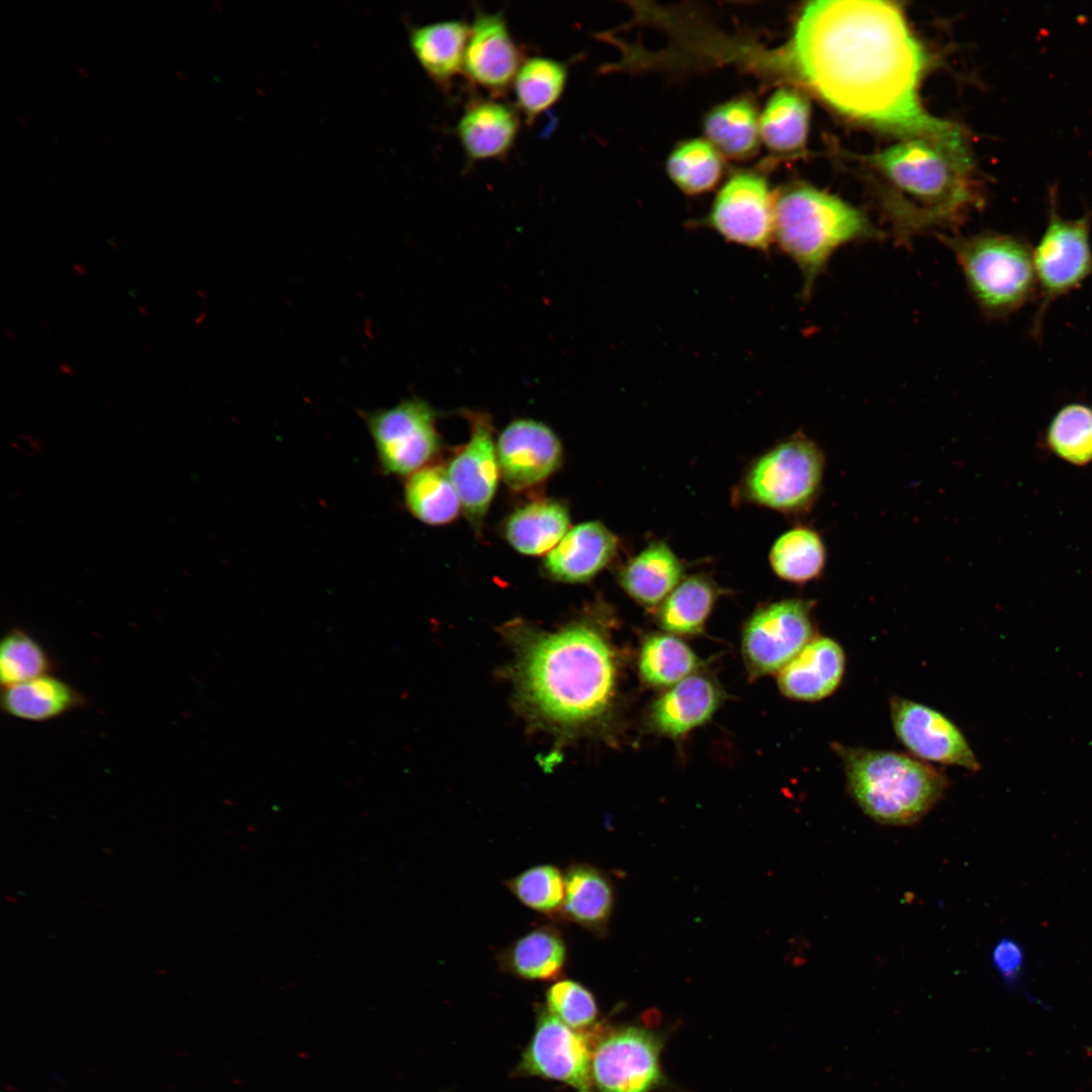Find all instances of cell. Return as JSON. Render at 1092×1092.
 Masks as SVG:
<instances>
[{
    "label": "cell",
    "instance_id": "30bf717a",
    "mask_svg": "<svg viewBox=\"0 0 1092 1092\" xmlns=\"http://www.w3.org/2000/svg\"><path fill=\"white\" fill-rule=\"evenodd\" d=\"M663 1036L641 1026L612 1029L593 1046L592 1078L600 1092H651L665 1083Z\"/></svg>",
    "mask_w": 1092,
    "mask_h": 1092
},
{
    "label": "cell",
    "instance_id": "5bb4252c",
    "mask_svg": "<svg viewBox=\"0 0 1092 1092\" xmlns=\"http://www.w3.org/2000/svg\"><path fill=\"white\" fill-rule=\"evenodd\" d=\"M890 715L899 741L922 761L962 766L971 771L981 768L960 728L937 710L893 697Z\"/></svg>",
    "mask_w": 1092,
    "mask_h": 1092
},
{
    "label": "cell",
    "instance_id": "d6a6232c",
    "mask_svg": "<svg viewBox=\"0 0 1092 1092\" xmlns=\"http://www.w3.org/2000/svg\"><path fill=\"white\" fill-rule=\"evenodd\" d=\"M826 550L819 534L807 527H796L781 535L769 553L775 573L793 583H805L823 571Z\"/></svg>",
    "mask_w": 1092,
    "mask_h": 1092
},
{
    "label": "cell",
    "instance_id": "7a4b0ae2",
    "mask_svg": "<svg viewBox=\"0 0 1092 1092\" xmlns=\"http://www.w3.org/2000/svg\"><path fill=\"white\" fill-rule=\"evenodd\" d=\"M510 631L517 639L518 695L535 718L572 730L607 712L615 693V657L592 618L553 633L520 624Z\"/></svg>",
    "mask_w": 1092,
    "mask_h": 1092
},
{
    "label": "cell",
    "instance_id": "7c38bea8",
    "mask_svg": "<svg viewBox=\"0 0 1092 1092\" xmlns=\"http://www.w3.org/2000/svg\"><path fill=\"white\" fill-rule=\"evenodd\" d=\"M812 602L790 599L759 609L745 625L742 649L756 674L785 667L815 636Z\"/></svg>",
    "mask_w": 1092,
    "mask_h": 1092
},
{
    "label": "cell",
    "instance_id": "484cf974",
    "mask_svg": "<svg viewBox=\"0 0 1092 1092\" xmlns=\"http://www.w3.org/2000/svg\"><path fill=\"white\" fill-rule=\"evenodd\" d=\"M570 519L564 504L554 499L535 500L516 510L506 522L508 542L526 555L552 550L568 532Z\"/></svg>",
    "mask_w": 1092,
    "mask_h": 1092
},
{
    "label": "cell",
    "instance_id": "f1b7e54d",
    "mask_svg": "<svg viewBox=\"0 0 1092 1092\" xmlns=\"http://www.w3.org/2000/svg\"><path fill=\"white\" fill-rule=\"evenodd\" d=\"M566 963V946L559 931L537 927L520 937L499 957L503 969L528 980H552Z\"/></svg>",
    "mask_w": 1092,
    "mask_h": 1092
},
{
    "label": "cell",
    "instance_id": "1f68e13d",
    "mask_svg": "<svg viewBox=\"0 0 1092 1092\" xmlns=\"http://www.w3.org/2000/svg\"><path fill=\"white\" fill-rule=\"evenodd\" d=\"M719 596L716 584L705 575L682 579L662 602L658 622L666 631L696 634L703 630Z\"/></svg>",
    "mask_w": 1092,
    "mask_h": 1092
},
{
    "label": "cell",
    "instance_id": "ba28073f",
    "mask_svg": "<svg viewBox=\"0 0 1092 1092\" xmlns=\"http://www.w3.org/2000/svg\"><path fill=\"white\" fill-rule=\"evenodd\" d=\"M824 465L822 450L798 434L752 463L744 477L743 494L748 500L775 511L801 513L816 499Z\"/></svg>",
    "mask_w": 1092,
    "mask_h": 1092
},
{
    "label": "cell",
    "instance_id": "ffe728a7",
    "mask_svg": "<svg viewBox=\"0 0 1092 1092\" xmlns=\"http://www.w3.org/2000/svg\"><path fill=\"white\" fill-rule=\"evenodd\" d=\"M845 663V653L835 640L815 636L781 669L778 680L780 690L794 700H822L840 686Z\"/></svg>",
    "mask_w": 1092,
    "mask_h": 1092
},
{
    "label": "cell",
    "instance_id": "603a6c76",
    "mask_svg": "<svg viewBox=\"0 0 1092 1092\" xmlns=\"http://www.w3.org/2000/svg\"><path fill=\"white\" fill-rule=\"evenodd\" d=\"M684 566L667 544L653 541L621 569L619 582L639 604L651 608L662 603L680 583Z\"/></svg>",
    "mask_w": 1092,
    "mask_h": 1092
},
{
    "label": "cell",
    "instance_id": "8992f818",
    "mask_svg": "<svg viewBox=\"0 0 1092 1092\" xmlns=\"http://www.w3.org/2000/svg\"><path fill=\"white\" fill-rule=\"evenodd\" d=\"M954 254L980 312L1003 320L1035 301L1037 284L1031 245L1011 235L985 232L943 237Z\"/></svg>",
    "mask_w": 1092,
    "mask_h": 1092
},
{
    "label": "cell",
    "instance_id": "3957f363",
    "mask_svg": "<svg viewBox=\"0 0 1092 1092\" xmlns=\"http://www.w3.org/2000/svg\"><path fill=\"white\" fill-rule=\"evenodd\" d=\"M862 162L875 178L880 208L899 244L956 226L980 203L961 128L905 138L863 156Z\"/></svg>",
    "mask_w": 1092,
    "mask_h": 1092
},
{
    "label": "cell",
    "instance_id": "d590c367",
    "mask_svg": "<svg viewBox=\"0 0 1092 1092\" xmlns=\"http://www.w3.org/2000/svg\"><path fill=\"white\" fill-rule=\"evenodd\" d=\"M699 665L694 651L681 640L666 634H654L642 645L639 671L654 687L675 685Z\"/></svg>",
    "mask_w": 1092,
    "mask_h": 1092
},
{
    "label": "cell",
    "instance_id": "9c48e42d",
    "mask_svg": "<svg viewBox=\"0 0 1092 1092\" xmlns=\"http://www.w3.org/2000/svg\"><path fill=\"white\" fill-rule=\"evenodd\" d=\"M360 415L385 474L411 475L426 467L440 450L436 412L417 396Z\"/></svg>",
    "mask_w": 1092,
    "mask_h": 1092
},
{
    "label": "cell",
    "instance_id": "6da1fadb",
    "mask_svg": "<svg viewBox=\"0 0 1092 1092\" xmlns=\"http://www.w3.org/2000/svg\"><path fill=\"white\" fill-rule=\"evenodd\" d=\"M752 54L760 71L783 72L840 113L903 139L959 128L923 109L918 89L928 57L893 3L809 2L785 47Z\"/></svg>",
    "mask_w": 1092,
    "mask_h": 1092
},
{
    "label": "cell",
    "instance_id": "cb8c5ba5",
    "mask_svg": "<svg viewBox=\"0 0 1092 1092\" xmlns=\"http://www.w3.org/2000/svg\"><path fill=\"white\" fill-rule=\"evenodd\" d=\"M85 704L77 690L52 674L3 687L1 692L2 711L27 721H49Z\"/></svg>",
    "mask_w": 1092,
    "mask_h": 1092
},
{
    "label": "cell",
    "instance_id": "4fadbf2b",
    "mask_svg": "<svg viewBox=\"0 0 1092 1092\" xmlns=\"http://www.w3.org/2000/svg\"><path fill=\"white\" fill-rule=\"evenodd\" d=\"M590 1036L565 1024L548 1010L538 1016L520 1070L563 1082L577 1092H593Z\"/></svg>",
    "mask_w": 1092,
    "mask_h": 1092
},
{
    "label": "cell",
    "instance_id": "83f0119b",
    "mask_svg": "<svg viewBox=\"0 0 1092 1092\" xmlns=\"http://www.w3.org/2000/svg\"><path fill=\"white\" fill-rule=\"evenodd\" d=\"M614 893L610 881L588 864L570 867L564 877L565 915L593 931H603L610 919Z\"/></svg>",
    "mask_w": 1092,
    "mask_h": 1092
},
{
    "label": "cell",
    "instance_id": "e0dca14e",
    "mask_svg": "<svg viewBox=\"0 0 1092 1092\" xmlns=\"http://www.w3.org/2000/svg\"><path fill=\"white\" fill-rule=\"evenodd\" d=\"M496 456L505 482L521 490L542 482L559 467L562 447L543 423L516 420L499 435Z\"/></svg>",
    "mask_w": 1092,
    "mask_h": 1092
},
{
    "label": "cell",
    "instance_id": "44dd1931",
    "mask_svg": "<svg viewBox=\"0 0 1092 1092\" xmlns=\"http://www.w3.org/2000/svg\"><path fill=\"white\" fill-rule=\"evenodd\" d=\"M721 698L719 687L710 677L689 675L653 704L651 723L665 735L680 736L707 722L718 709Z\"/></svg>",
    "mask_w": 1092,
    "mask_h": 1092
},
{
    "label": "cell",
    "instance_id": "4316f807",
    "mask_svg": "<svg viewBox=\"0 0 1092 1092\" xmlns=\"http://www.w3.org/2000/svg\"><path fill=\"white\" fill-rule=\"evenodd\" d=\"M707 141L722 155L736 160L756 154L759 117L751 100L741 97L714 107L704 119Z\"/></svg>",
    "mask_w": 1092,
    "mask_h": 1092
},
{
    "label": "cell",
    "instance_id": "836d02e7",
    "mask_svg": "<svg viewBox=\"0 0 1092 1092\" xmlns=\"http://www.w3.org/2000/svg\"><path fill=\"white\" fill-rule=\"evenodd\" d=\"M666 171L682 192L697 195L717 185L722 176L723 161L708 141L690 140L672 150L666 161Z\"/></svg>",
    "mask_w": 1092,
    "mask_h": 1092
},
{
    "label": "cell",
    "instance_id": "f546056e",
    "mask_svg": "<svg viewBox=\"0 0 1092 1092\" xmlns=\"http://www.w3.org/2000/svg\"><path fill=\"white\" fill-rule=\"evenodd\" d=\"M568 78L566 63L548 57L524 60L513 83L516 108L528 123L550 109L562 96Z\"/></svg>",
    "mask_w": 1092,
    "mask_h": 1092
},
{
    "label": "cell",
    "instance_id": "d6986e66",
    "mask_svg": "<svg viewBox=\"0 0 1092 1092\" xmlns=\"http://www.w3.org/2000/svg\"><path fill=\"white\" fill-rule=\"evenodd\" d=\"M619 538L599 521H587L568 530L547 554L546 573L562 582H585L614 558Z\"/></svg>",
    "mask_w": 1092,
    "mask_h": 1092
},
{
    "label": "cell",
    "instance_id": "8d00e7d4",
    "mask_svg": "<svg viewBox=\"0 0 1092 1092\" xmlns=\"http://www.w3.org/2000/svg\"><path fill=\"white\" fill-rule=\"evenodd\" d=\"M54 670V662L41 644L26 631L14 628L0 643V681L2 687L24 682Z\"/></svg>",
    "mask_w": 1092,
    "mask_h": 1092
},
{
    "label": "cell",
    "instance_id": "5b68a950",
    "mask_svg": "<svg viewBox=\"0 0 1092 1092\" xmlns=\"http://www.w3.org/2000/svg\"><path fill=\"white\" fill-rule=\"evenodd\" d=\"M832 747L842 762L849 795L881 824H914L945 793V775L913 756L839 743Z\"/></svg>",
    "mask_w": 1092,
    "mask_h": 1092
},
{
    "label": "cell",
    "instance_id": "2e32d148",
    "mask_svg": "<svg viewBox=\"0 0 1092 1092\" xmlns=\"http://www.w3.org/2000/svg\"><path fill=\"white\" fill-rule=\"evenodd\" d=\"M469 26L464 74L492 98H499L513 86L524 62L522 51L500 11L489 13L476 8Z\"/></svg>",
    "mask_w": 1092,
    "mask_h": 1092
},
{
    "label": "cell",
    "instance_id": "74e56055",
    "mask_svg": "<svg viewBox=\"0 0 1092 1092\" xmlns=\"http://www.w3.org/2000/svg\"><path fill=\"white\" fill-rule=\"evenodd\" d=\"M512 893L527 907L544 913H556L563 906L564 878L550 864L528 869L508 882Z\"/></svg>",
    "mask_w": 1092,
    "mask_h": 1092
},
{
    "label": "cell",
    "instance_id": "4dcf8cb0",
    "mask_svg": "<svg viewBox=\"0 0 1092 1092\" xmlns=\"http://www.w3.org/2000/svg\"><path fill=\"white\" fill-rule=\"evenodd\" d=\"M404 504L421 522L440 526L453 521L461 506L445 467L426 466L411 474L404 484Z\"/></svg>",
    "mask_w": 1092,
    "mask_h": 1092
},
{
    "label": "cell",
    "instance_id": "277c9868",
    "mask_svg": "<svg viewBox=\"0 0 1092 1092\" xmlns=\"http://www.w3.org/2000/svg\"><path fill=\"white\" fill-rule=\"evenodd\" d=\"M878 237L860 210L835 195L803 183L775 194L774 240L799 268L804 300L839 248Z\"/></svg>",
    "mask_w": 1092,
    "mask_h": 1092
},
{
    "label": "cell",
    "instance_id": "ac0fdd59",
    "mask_svg": "<svg viewBox=\"0 0 1092 1092\" xmlns=\"http://www.w3.org/2000/svg\"><path fill=\"white\" fill-rule=\"evenodd\" d=\"M521 128L520 114L498 98L474 99L465 107L455 133L469 163L509 155Z\"/></svg>",
    "mask_w": 1092,
    "mask_h": 1092
},
{
    "label": "cell",
    "instance_id": "e575fe53",
    "mask_svg": "<svg viewBox=\"0 0 1092 1092\" xmlns=\"http://www.w3.org/2000/svg\"><path fill=\"white\" fill-rule=\"evenodd\" d=\"M1044 445L1060 459L1085 466L1092 462V406L1073 402L1062 406L1044 433Z\"/></svg>",
    "mask_w": 1092,
    "mask_h": 1092
},
{
    "label": "cell",
    "instance_id": "52a82bcc",
    "mask_svg": "<svg viewBox=\"0 0 1092 1092\" xmlns=\"http://www.w3.org/2000/svg\"><path fill=\"white\" fill-rule=\"evenodd\" d=\"M1092 212L1065 219L1052 205L1046 228L1032 250L1037 284L1036 303L1029 334L1038 342L1051 305L1079 289L1092 277L1090 241Z\"/></svg>",
    "mask_w": 1092,
    "mask_h": 1092
},
{
    "label": "cell",
    "instance_id": "9a60e30c",
    "mask_svg": "<svg viewBox=\"0 0 1092 1092\" xmlns=\"http://www.w3.org/2000/svg\"><path fill=\"white\" fill-rule=\"evenodd\" d=\"M470 439L448 463L446 471L461 502L466 519L480 533L494 495L499 466L490 418L467 411Z\"/></svg>",
    "mask_w": 1092,
    "mask_h": 1092
},
{
    "label": "cell",
    "instance_id": "8fae6325",
    "mask_svg": "<svg viewBox=\"0 0 1092 1092\" xmlns=\"http://www.w3.org/2000/svg\"><path fill=\"white\" fill-rule=\"evenodd\" d=\"M774 205L775 194L766 180L740 172L722 186L704 224L729 243L767 251L774 241Z\"/></svg>",
    "mask_w": 1092,
    "mask_h": 1092
},
{
    "label": "cell",
    "instance_id": "d4e9b609",
    "mask_svg": "<svg viewBox=\"0 0 1092 1092\" xmlns=\"http://www.w3.org/2000/svg\"><path fill=\"white\" fill-rule=\"evenodd\" d=\"M810 104L800 91L782 87L775 91L759 116V135L774 154H800L808 136Z\"/></svg>",
    "mask_w": 1092,
    "mask_h": 1092
},
{
    "label": "cell",
    "instance_id": "f35d334b",
    "mask_svg": "<svg viewBox=\"0 0 1092 1092\" xmlns=\"http://www.w3.org/2000/svg\"><path fill=\"white\" fill-rule=\"evenodd\" d=\"M546 1002L548 1011L576 1030L589 1027L598 1016L593 994L571 980L553 984L546 993Z\"/></svg>",
    "mask_w": 1092,
    "mask_h": 1092
},
{
    "label": "cell",
    "instance_id": "7402d4cb",
    "mask_svg": "<svg viewBox=\"0 0 1092 1092\" xmlns=\"http://www.w3.org/2000/svg\"><path fill=\"white\" fill-rule=\"evenodd\" d=\"M470 26L461 19H449L411 27L408 40L419 64L429 78L446 89L464 73V57Z\"/></svg>",
    "mask_w": 1092,
    "mask_h": 1092
},
{
    "label": "cell",
    "instance_id": "ab89813d",
    "mask_svg": "<svg viewBox=\"0 0 1092 1092\" xmlns=\"http://www.w3.org/2000/svg\"><path fill=\"white\" fill-rule=\"evenodd\" d=\"M992 958L1002 978L1010 985L1017 984L1024 962L1022 947L1013 939L1005 937L995 945Z\"/></svg>",
    "mask_w": 1092,
    "mask_h": 1092
}]
</instances>
